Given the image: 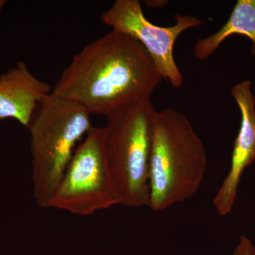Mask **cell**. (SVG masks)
Masks as SVG:
<instances>
[{
    "instance_id": "cell-12",
    "label": "cell",
    "mask_w": 255,
    "mask_h": 255,
    "mask_svg": "<svg viewBox=\"0 0 255 255\" xmlns=\"http://www.w3.org/2000/svg\"><path fill=\"white\" fill-rule=\"evenodd\" d=\"M6 2V1H5V0H0V11H1V9H2V8L4 7Z\"/></svg>"
},
{
    "instance_id": "cell-7",
    "label": "cell",
    "mask_w": 255,
    "mask_h": 255,
    "mask_svg": "<svg viewBox=\"0 0 255 255\" xmlns=\"http://www.w3.org/2000/svg\"><path fill=\"white\" fill-rule=\"evenodd\" d=\"M251 86V81L245 80L231 90V95L241 110V124L234 141L229 172L213 201L218 214L222 216L232 211L242 176L255 162V97Z\"/></svg>"
},
{
    "instance_id": "cell-2",
    "label": "cell",
    "mask_w": 255,
    "mask_h": 255,
    "mask_svg": "<svg viewBox=\"0 0 255 255\" xmlns=\"http://www.w3.org/2000/svg\"><path fill=\"white\" fill-rule=\"evenodd\" d=\"M205 147L187 117L172 108L157 112L152 126L147 207L160 212L191 199L205 177Z\"/></svg>"
},
{
    "instance_id": "cell-10",
    "label": "cell",
    "mask_w": 255,
    "mask_h": 255,
    "mask_svg": "<svg viewBox=\"0 0 255 255\" xmlns=\"http://www.w3.org/2000/svg\"><path fill=\"white\" fill-rule=\"evenodd\" d=\"M255 248L254 244L249 238L241 236L238 244L235 247L233 255H253Z\"/></svg>"
},
{
    "instance_id": "cell-8",
    "label": "cell",
    "mask_w": 255,
    "mask_h": 255,
    "mask_svg": "<svg viewBox=\"0 0 255 255\" xmlns=\"http://www.w3.org/2000/svg\"><path fill=\"white\" fill-rule=\"evenodd\" d=\"M52 91L49 84L35 77L26 63L18 62L0 75V120L14 119L29 127L38 106Z\"/></svg>"
},
{
    "instance_id": "cell-5",
    "label": "cell",
    "mask_w": 255,
    "mask_h": 255,
    "mask_svg": "<svg viewBox=\"0 0 255 255\" xmlns=\"http://www.w3.org/2000/svg\"><path fill=\"white\" fill-rule=\"evenodd\" d=\"M119 205L104 144L103 127H92L75 149L48 208L91 216Z\"/></svg>"
},
{
    "instance_id": "cell-6",
    "label": "cell",
    "mask_w": 255,
    "mask_h": 255,
    "mask_svg": "<svg viewBox=\"0 0 255 255\" xmlns=\"http://www.w3.org/2000/svg\"><path fill=\"white\" fill-rule=\"evenodd\" d=\"M172 26L153 24L145 17L138 0H117L101 16L107 26L138 41L150 55L162 78L176 88L183 85L184 78L174 58V47L179 36L204 21L190 15L176 14Z\"/></svg>"
},
{
    "instance_id": "cell-4",
    "label": "cell",
    "mask_w": 255,
    "mask_h": 255,
    "mask_svg": "<svg viewBox=\"0 0 255 255\" xmlns=\"http://www.w3.org/2000/svg\"><path fill=\"white\" fill-rule=\"evenodd\" d=\"M91 114L81 105L51 93L33 115L31 132L33 197L48 208L78 142L92 128Z\"/></svg>"
},
{
    "instance_id": "cell-1",
    "label": "cell",
    "mask_w": 255,
    "mask_h": 255,
    "mask_svg": "<svg viewBox=\"0 0 255 255\" xmlns=\"http://www.w3.org/2000/svg\"><path fill=\"white\" fill-rule=\"evenodd\" d=\"M162 79L138 41L112 29L74 55L52 93L108 117L128 104L150 100Z\"/></svg>"
},
{
    "instance_id": "cell-11",
    "label": "cell",
    "mask_w": 255,
    "mask_h": 255,
    "mask_svg": "<svg viewBox=\"0 0 255 255\" xmlns=\"http://www.w3.org/2000/svg\"><path fill=\"white\" fill-rule=\"evenodd\" d=\"M144 2H145V4L151 8L160 9L165 6L169 1H164V0H149V1H144Z\"/></svg>"
},
{
    "instance_id": "cell-13",
    "label": "cell",
    "mask_w": 255,
    "mask_h": 255,
    "mask_svg": "<svg viewBox=\"0 0 255 255\" xmlns=\"http://www.w3.org/2000/svg\"><path fill=\"white\" fill-rule=\"evenodd\" d=\"M253 255H255V249H254V251H253Z\"/></svg>"
},
{
    "instance_id": "cell-3",
    "label": "cell",
    "mask_w": 255,
    "mask_h": 255,
    "mask_svg": "<svg viewBox=\"0 0 255 255\" xmlns=\"http://www.w3.org/2000/svg\"><path fill=\"white\" fill-rule=\"evenodd\" d=\"M156 114L150 100H143L128 104L107 117L104 144L119 205L148 206L149 166Z\"/></svg>"
},
{
    "instance_id": "cell-9",
    "label": "cell",
    "mask_w": 255,
    "mask_h": 255,
    "mask_svg": "<svg viewBox=\"0 0 255 255\" xmlns=\"http://www.w3.org/2000/svg\"><path fill=\"white\" fill-rule=\"evenodd\" d=\"M233 34L249 38L253 43L252 54L255 56V0H238L227 22L221 29L196 41L194 46L196 59L207 60L226 38Z\"/></svg>"
}]
</instances>
